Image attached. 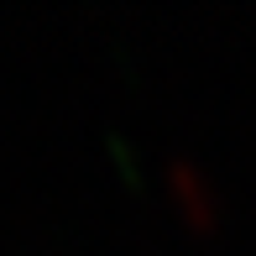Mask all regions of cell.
Masks as SVG:
<instances>
[{
  "mask_svg": "<svg viewBox=\"0 0 256 256\" xmlns=\"http://www.w3.org/2000/svg\"><path fill=\"white\" fill-rule=\"evenodd\" d=\"M168 188H172V199L183 204V214H188L194 225H214V214H220V188L199 172V162L172 157V162H168Z\"/></svg>",
  "mask_w": 256,
  "mask_h": 256,
  "instance_id": "cell-1",
  "label": "cell"
}]
</instances>
